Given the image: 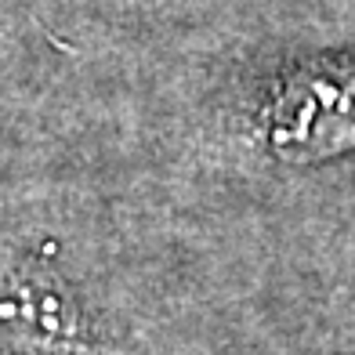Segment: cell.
I'll list each match as a JSON object with an SVG mask.
<instances>
[{"instance_id": "obj_2", "label": "cell", "mask_w": 355, "mask_h": 355, "mask_svg": "<svg viewBox=\"0 0 355 355\" xmlns=\"http://www.w3.org/2000/svg\"><path fill=\"white\" fill-rule=\"evenodd\" d=\"M4 327L11 355H105L69 290L47 268H8Z\"/></svg>"}, {"instance_id": "obj_1", "label": "cell", "mask_w": 355, "mask_h": 355, "mask_svg": "<svg viewBox=\"0 0 355 355\" xmlns=\"http://www.w3.org/2000/svg\"><path fill=\"white\" fill-rule=\"evenodd\" d=\"M265 141L283 164H315L355 149V55L297 62L272 84Z\"/></svg>"}]
</instances>
